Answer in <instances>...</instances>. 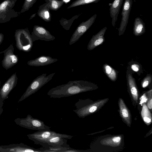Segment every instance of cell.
I'll use <instances>...</instances> for the list:
<instances>
[{
  "label": "cell",
  "instance_id": "6da1fadb",
  "mask_svg": "<svg viewBox=\"0 0 152 152\" xmlns=\"http://www.w3.org/2000/svg\"><path fill=\"white\" fill-rule=\"evenodd\" d=\"M97 87L95 84L84 80L70 81L51 88L47 94L50 98H59L94 90Z\"/></svg>",
  "mask_w": 152,
  "mask_h": 152
},
{
  "label": "cell",
  "instance_id": "7a4b0ae2",
  "mask_svg": "<svg viewBox=\"0 0 152 152\" xmlns=\"http://www.w3.org/2000/svg\"><path fill=\"white\" fill-rule=\"evenodd\" d=\"M16 46L20 51L28 52L33 46L31 35L27 28H22L15 30L14 34Z\"/></svg>",
  "mask_w": 152,
  "mask_h": 152
},
{
  "label": "cell",
  "instance_id": "3957f363",
  "mask_svg": "<svg viewBox=\"0 0 152 152\" xmlns=\"http://www.w3.org/2000/svg\"><path fill=\"white\" fill-rule=\"evenodd\" d=\"M56 73H52L48 75L43 73L38 76L31 82L18 101L20 102L35 93L43 86L50 81Z\"/></svg>",
  "mask_w": 152,
  "mask_h": 152
},
{
  "label": "cell",
  "instance_id": "277c9868",
  "mask_svg": "<svg viewBox=\"0 0 152 152\" xmlns=\"http://www.w3.org/2000/svg\"><path fill=\"white\" fill-rule=\"evenodd\" d=\"M18 125L23 128L38 131L50 130V127L46 125L42 121L33 118L30 115H28L24 118H17L14 121Z\"/></svg>",
  "mask_w": 152,
  "mask_h": 152
},
{
  "label": "cell",
  "instance_id": "5b68a950",
  "mask_svg": "<svg viewBox=\"0 0 152 152\" xmlns=\"http://www.w3.org/2000/svg\"><path fill=\"white\" fill-rule=\"evenodd\" d=\"M18 0H4L0 4V23L9 21L18 17L19 13L12 8Z\"/></svg>",
  "mask_w": 152,
  "mask_h": 152
},
{
  "label": "cell",
  "instance_id": "8992f818",
  "mask_svg": "<svg viewBox=\"0 0 152 152\" xmlns=\"http://www.w3.org/2000/svg\"><path fill=\"white\" fill-rule=\"evenodd\" d=\"M28 139L33 141L37 145H41L45 141L53 136H62L66 139H71L73 136L66 134L57 133L54 131L50 130L38 131L34 133L27 135Z\"/></svg>",
  "mask_w": 152,
  "mask_h": 152
},
{
  "label": "cell",
  "instance_id": "52a82bcc",
  "mask_svg": "<svg viewBox=\"0 0 152 152\" xmlns=\"http://www.w3.org/2000/svg\"><path fill=\"white\" fill-rule=\"evenodd\" d=\"M96 16V14H94L86 21L80 23L72 34L69 45H72L80 39L94 22Z\"/></svg>",
  "mask_w": 152,
  "mask_h": 152
},
{
  "label": "cell",
  "instance_id": "ba28073f",
  "mask_svg": "<svg viewBox=\"0 0 152 152\" xmlns=\"http://www.w3.org/2000/svg\"><path fill=\"white\" fill-rule=\"evenodd\" d=\"M14 50L13 45L11 44L6 50L0 52V54H4L2 65L6 70L11 68L17 64L19 58L18 55L14 53Z\"/></svg>",
  "mask_w": 152,
  "mask_h": 152
},
{
  "label": "cell",
  "instance_id": "9c48e42d",
  "mask_svg": "<svg viewBox=\"0 0 152 152\" xmlns=\"http://www.w3.org/2000/svg\"><path fill=\"white\" fill-rule=\"evenodd\" d=\"M132 3V0H125L121 14L122 17L121 22L118 28L119 36L122 35L126 30Z\"/></svg>",
  "mask_w": 152,
  "mask_h": 152
},
{
  "label": "cell",
  "instance_id": "30bf717a",
  "mask_svg": "<svg viewBox=\"0 0 152 152\" xmlns=\"http://www.w3.org/2000/svg\"><path fill=\"white\" fill-rule=\"evenodd\" d=\"M31 37L33 42L38 40L49 41L55 39V37L44 27L38 25L34 26Z\"/></svg>",
  "mask_w": 152,
  "mask_h": 152
},
{
  "label": "cell",
  "instance_id": "8fae6325",
  "mask_svg": "<svg viewBox=\"0 0 152 152\" xmlns=\"http://www.w3.org/2000/svg\"><path fill=\"white\" fill-rule=\"evenodd\" d=\"M18 79L16 73L15 72L7 79L1 88L0 94L3 101L8 98L9 94L16 86Z\"/></svg>",
  "mask_w": 152,
  "mask_h": 152
},
{
  "label": "cell",
  "instance_id": "7c38bea8",
  "mask_svg": "<svg viewBox=\"0 0 152 152\" xmlns=\"http://www.w3.org/2000/svg\"><path fill=\"white\" fill-rule=\"evenodd\" d=\"M4 152H43L41 148L36 149L23 143L2 145Z\"/></svg>",
  "mask_w": 152,
  "mask_h": 152
},
{
  "label": "cell",
  "instance_id": "4fadbf2b",
  "mask_svg": "<svg viewBox=\"0 0 152 152\" xmlns=\"http://www.w3.org/2000/svg\"><path fill=\"white\" fill-rule=\"evenodd\" d=\"M126 78L128 90L133 100L137 103L139 96L138 89L132 73L128 70L126 71Z\"/></svg>",
  "mask_w": 152,
  "mask_h": 152
},
{
  "label": "cell",
  "instance_id": "5bb4252c",
  "mask_svg": "<svg viewBox=\"0 0 152 152\" xmlns=\"http://www.w3.org/2000/svg\"><path fill=\"white\" fill-rule=\"evenodd\" d=\"M107 29V27H105L93 36L87 45V49L88 50H93L103 43L105 41L104 35Z\"/></svg>",
  "mask_w": 152,
  "mask_h": 152
},
{
  "label": "cell",
  "instance_id": "9a60e30c",
  "mask_svg": "<svg viewBox=\"0 0 152 152\" xmlns=\"http://www.w3.org/2000/svg\"><path fill=\"white\" fill-rule=\"evenodd\" d=\"M58 60V59L52 58L49 56H42L28 61L27 63L31 66H42L53 63Z\"/></svg>",
  "mask_w": 152,
  "mask_h": 152
},
{
  "label": "cell",
  "instance_id": "2e32d148",
  "mask_svg": "<svg viewBox=\"0 0 152 152\" xmlns=\"http://www.w3.org/2000/svg\"><path fill=\"white\" fill-rule=\"evenodd\" d=\"M67 140L62 136H53L45 141L41 146L43 148L49 146H61L66 147H70L69 145L67 144Z\"/></svg>",
  "mask_w": 152,
  "mask_h": 152
},
{
  "label": "cell",
  "instance_id": "e0dca14e",
  "mask_svg": "<svg viewBox=\"0 0 152 152\" xmlns=\"http://www.w3.org/2000/svg\"><path fill=\"white\" fill-rule=\"evenodd\" d=\"M124 0H114L110 5V13L112 19V24L114 27Z\"/></svg>",
  "mask_w": 152,
  "mask_h": 152
},
{
  "label": "cell",
  "instance_id": "ac0fdd59",
  "mask_svg": "<svg viewBox=\"0 0 152 152\" xmlns=\"http://www.w3.org/2000/svg\"><path fill=\"white\" fill-rule=\"evenodd\" d=\"M119 111L121 117L128 126L130 127L131 122L130 113L124 101L120 98L118 101Z\"/></svg>",
  "mask_w": 152,
  "mask_h": 152
},
{
  "label": "cell",
  "instance_id": "d6986e66",
  "mask_svg": "<svg viewBox=\"0 0 152 152\" xmlns=\"http://www.w3.org/2000/svg\"><path fill=\"white\" fill-rule=\"evenodd\" d=\"M133 30L134 34L136 36H140L145 33V23L140 18L137 17L135 19Z\"/></svg>",
  "mask_w": 152,
  "mask_h": 152
},
{
  "label": "cell",
  "instance_id": "ffe728a7",
  "mask_svg": "<svg viewBox=\"0 0 152 152\" xmlns=\"http://www.w3.org/2000/svg\"><path fill=\"white\" fill-rule=\"evenodd\" d=\"M104 73L112 81L114 82L117 78L118 72L110 65L105 64L103 66Z\"/></svg>",
  "mask_w": 152,
  "mask_h": 152
},
{
  "label": "cell",
  "instance_id": "44dd1931",
  "mask_svg": "<svg viewBox=\"0 0 152 152\" xmlns=\"http://www.w3.org/2000/svg\"><path fill=\"white\" fill-rule=\"evenodd\" d=\"M141 115L143 119L147 125L151 123V115L145 104H143L141 111Z\"/></svg>",
  "mask_w": 152,
  "mask_h": 152
},
{
  "label": "cell",
  "instance_id": "7402d4cb",
  "mask_svg": "<svg viewBox=\"0 0 152 152\" xmlns=\"http://www.w3.org/2000/svg\"><path fill=\"white\" fill-rule=\"evenodd\" d=\"M70 147H66L61 146H49L47 148H40L43 152H64Z\"/></svg>",
  "mask_w": 152,
  "mask_h": 152
},
{
  "label": "cell",
  "instance_id": "603a6c76",
  "mask_svg": "<svg viewBox=\"0 0 152 152\" xmlns=\"http://www.w3.org/2000/svg\"><path fill=\"white\" fill-rule=\"evenodd\" d=\"M101 0H76L73 2L67 8L86 4L91 3H97Z\"/></svg>",
  "mask_w": 152,
  "mask_h": 152
},
{
  "label": "cell",
  "instance_id": "cb8c5ba5",
  "mask_svg": "<svg viewBox=\"0 0 152 152\" xmlns=\"http://www.w3.org/2000/svg\"><path fill=\"white\" fill-rule=\"evenodd\" d=\"M38 15L46 22L51 20V15L49 10L46 8H43L40 10L38 13Z\"/></svg>",
  "mask_w": 152,
  "mask_h": 152
},
{
  "label": "cell",
  "instance_id": "d4e9b609",
  "mask_svg": "<svg viewBox=\"0 0 152 152\" xmlns=\"http://www.w3.org/2000/svg\"><path fill=\"white\" fill-rule=\"evenodd\" d=\"M49 1L48 8L53 10H58L64 3L63 0H50Z\"/></svg>",
  "mask_w": 152,
  "mask_h": 152
},
{
  "label": "cell",
  "instance_id": "484cf974",
  "mask_svg": "<svg viewBox=\"0 0 152 152\" xmlns=\"http://www.w3.org/2000/svg\"><path fill=\"white\" fill-rule=\"evenodd\" d=\"M37 0H25L20 13H22L28 10L32 7Z\"/></svg>",
  "mask_w": 152,
  "mask_h": 152
},
{
  "label": "cell",
  "instance_id": "4316f807",
  "mask_svg": "<svg viewBox=\"0 0 152 152\" xmlns=\"http://www.w3.org/2000/svg\"><path fill=\"white\" fill-rule=\"evenodd\" d=\"M152 80V76L150 74L147 75L141 82V85L143 88L147 87L151 83Z\"/></svg>",
  "mask_w": 152,
  "mask_h": 152
},
{
  "label": "cell",
  "instance_id": "83f0119b",
  "mask_svg": "<svg viewBox=\"0 0 152 152\" xmlns=\"http://www.w3.org/2000/svg\"><path fill=\"white\" fill-rule=\"evenodd\" d=\"M132 69L136 72H138L140 70V66L137 63H134L131 65Z\"/></svg>",
  "mask_w": 152,
  "mask_h": 152
},
{
  "label": "cell",
  "instance_id": "f1b7e54d",
  "mask_svg": "<svg viewBox=\"0 0 152 152\" xmlns=\"http://www.w3.org/2000/svg\"><path fill=\"white\" fill-rule=\"evenodd\" d=\"M85 151L84 150L75 149L70 147L66 150L64 152H81Z\"/></svg>",
  "mask_w": 152,
  "mask_h": 152
},
{
  "label": "cell",
  "instance_id": "f546056e",
  "mask_svg": "<svg viewBox=\"0 0 152 152\" xmlns=\"http://www.w3.org/2000/svg\"><path fill=\"white\" fill-rule=\"evenodd\" d=\"M152 99L151 98L150 99V100L147 103V106L148 108L151 109H152Z\"/></svg>",
  "mask_w": 152,
  "mask_h": 152
},
{
  "label": "cell",
  "instance_id": "4dcf8cb0",
  "mask_svg": "<svg viewBox=\"0 0 152 152\" xmlns=\"http://www.w3.org/2000/svg\"><path fill=\"white\" fill-rule=\"evenodd\" d=\"M4 35L3 34L0 33V45L2 43L4 39Z\"/></svg>",
  "mask_w": 152,
  "mask_h": 152
},
{
  "label": "cell",
  "instance_id": "1f68e13d",
  "mask_svg": "<svg viewBox=\"0 0 152 152\" xmlns=\"http://www.w3.org/2000/svg\"><path fill=\"white\" fill-rule=\"evenodd\" d=\"M0 87H1V81H0ZM3 101L2 99L1 96L0 94V106H3L4 102Z\"/></svg>",
  "mask_w": 152,
  "mask_h": 152
},
{
  "label": "cell",
  "instance_id": "d6a6232c",
  "mask_svg": "<svg viewBox=\"0 0 152 152\" xmlns=\"http://www.w3.org/2000/svg\"><path fill=\"white\" fill-rule=\"evenodd\" d=\"M2 106H0V117L3 111Z\"/></svg>",
  "mask_w": 152,
  "mask_h": 152
},
{
  "label": "cell",
  "instance_id": "836d02e7",
  "mask_svg": "<svg viewBox=\"0 0 152 152\" xmlns=\"http://www.w3.org/2000/svg\"><path fill=\"white\" fill-rule=\"evenodd\" d=\"M36 14H34L32 15L30 17V18H29V20H31L34 18L36 15Z\"/></svg>",
  "mask_w": 152,
  "mask_h": 152
},
{
  "label": "cell",
  "instance_id": "e575fe53",
  "mask_svg": "<svg viewBox=\"0 0 152 152\" xmlns=\"http://www.w3.org/2000/svg\"><path fill=\"white\" fill-rule=\"evenodd\" d=\"M0 152H4V150L2 145L0 146Z\"/></svg>",
  "mask_w": 152,
  "mask_h": 152
},
{
  "label": "cell",
  "instance_id": "d590c367",
  "mask_svg": "<svg viewBox=\"0 0 152 152\" xmlns=\"http://www.w3.org/2000/svg\"><path fill=\"white\" fill-rule=\"evenodd\" d=\"M64 3H67L70 1V0H63Z\"/></svg>",
  "mask_w": 152,
  "mask_h": 152
}]
</instances>
